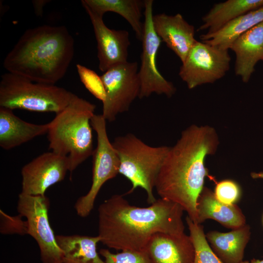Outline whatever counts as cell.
Instances as JSON below:
<instances>
[{
	"label": "cell",
	"mask_w": 263,
	"mask_h": 263,
	"mask_svg": "<svg viewBox=\"0 0 263 263\" xmlns=\"http://www.w3.org/2000/svg\"><path fill=\"white\" fill-rule=\"evenodd\" d=\"M219 144L213 127L191 125L170 147L156 179L155 188L160 198L180 205L196 224L197 200L208 175L205 159L215 154Z\"/></svg>",
	"instance_id": "1"
},
{
	"label": "cell",
	"mask_w": 263,
	"mask_h": 263,
	"mask_svg": "<svg viewBox=\"0 0 263 263\" xmlns=\"http://www.w3.org/2000/svg\"><path fill=\"white\" fill-rule=\"evenodd\" d=\"M184 211L178 204L161 198L148 207H141L115 194L98 207V236L111 248L144 251L157 233H184Z\"/></svg>",
	"instance_id": "2"
},
{
	"label": "cell",
	"mask_w": 263,
	"mask_h": 263,
	"mask_svg": "<svg viewBox=\"0 0 263 263\" xmlns=\"http://www.w3.org/2000/svg\"><path fill=\"white\" fill-rule=\"evenodd\" d=\"M74 39L63 25H42L25 31L5 56L7 72L33 81L55 84L72 61Z\"/></svg>",
	"instance_id": "3"
},
{
	"label": "cell",
	"mask_w": 263,
	"mask_h": 263,
	"mask_svg": "<svg viewBox=\"0 0 263 263\" xmlns=\"http://www.w3.org/2000/svg\"><path fill=\"white\" fill-rule=\"evenodd\" d=\"M95 108L74 94L68 105L49 122V148L67 158L71 173L94 153L91 120Z\"/></svg>",
	"instance_id": "4"
},
{
	"label": "cell",
	"mask_w": 263,
	"mask_h": 263,
	"mask_svg": "<svg viewBox=\"0 0 263 263\" xmlns=\"http://www.w3.org/2000/svg\"><path fill=\"white\" fill-rule=\"evenodd\" d=\"M112 144L119 157V173L132 185L128 193L141 188L146 192L148 203H153L157 199L153 189L170 147L150 146L132 133L116 137Z\"/></svg>",
	"instance_id": "5"
},
{
	"label": "cell",
	"mask_w": 263,
	"mask_h": 263,
	"mask_svg": "<svg viewBox=\"0 0 263 263\" xmlns=\"http://www.w3.org/2000/svg\"><path fill=\"white\" fill-rule=\"evenodd\" d=\"M74 94L55 84L33 81L7 72L0 76V107L36 112L62 111Z\"/></svg>",
	"instance_id": "6"
},
{
	"label": "cell",
	"mask_w": 263,
	"mask_h": 263,
	"mask_svg": "<svg viewBox=\"0 0 263 263\" xmlns=\"http://www.w3.org/2000/svg\"><path fill=\"white\" fill-rule=\"evenodd\" d=\"M106 120L102 114H94L91 120L97 135V146L93 154L92 183L89 191L79 197L74 207L77 214L88 216L93 209L102 186L119 173L120 161L107 133Z\"/></svg>",
	"instance_id": "7"
},
{
	"label": "cell",
	"mask_w": 263,
	"mask_h": 263,
	"mask_svg": "<svg viewBox=\"0 0 263 263\" xmlns=\"http://www.w3.org/2000/svg\"><path fill=\"white\" fill-rule=\"evenodd\" d=\"M228 50L196 40L182 63L179 75L189 89L213 83L230 69Z\"/></svg>",
	"instance_id": "8"
},
{
	"label": "cell",
	"mask_w": 263,
	"mask_h": 263,
	"mask_svg": "<svg viewBox=\"0 0 263 263\" xmlns=\"http://www.w3.org/2000/svg\"><path fill=\"white\" fill-rule=\"evenodd\" d=\"M49 201L44 195L20 193L17 203L19 214L26 219L28 234L37 243L42 263H63L59 247L48 217Z\"/></svg>",
	"instance_id": "9"
},
{
	"label": "cell",
	"mask_w": 263,
	"mask_h": 263,
	"mask_svg": "<svg viewBox=\"0 0 263 263\" xmlns=\"http://www.w3.org/2000/svg\"><path fill=\"white\" fill-rule=\"evenodd\" d=\"M137 62L115 65L101 76L106 97L102 103V115L106 121H114L120 113L128 112L133 101L139 97L141 83Z\"/></svg>",
	"instance_id": "10"
},
{
	"label": "cell",
	"mask_w": 263,
	"mask_h": 263,
	"mask_svg": "<svg viewBox=\"0 0 263 263\" xmlns=\"http://www.w3.org/2000/svg\"><path fill=\"white\" fill-rule=\"evenodd\" d=\"M153 0H145L144 31L141 40L142 51L138 75L141 83L140 99L153 93L171 97L176 89L158 71L156 56L162 40L155 33L152 23Z\"/></svg>",
	"instance_id": "11"
},
{
	"label": "cell",
	"mask_w": 263,
	"mask_h": 263,
	"mask_svg": "<svg viewBox=\"0 0 263 263\" xmlns=\"http://www.w3.org/2000/svg\"><path fill=\"white\" fill-rule=\"evenodd\" d=\"M67 171L66 157L53 151L43 153L22 168L21 193L44 195L49 188L64 180Z\"/></svg>",
	"instance_id": "12"
},
{
	"label": "cell",
	"mask_w": 263,
	"mask_h": 263,
	"mask_svg": "<svg viewBox=\"0 0 263 263\" xmlns=\"http://www.w3.org/2000/svg\"><path fill=\"white\" fill-rule=\"evenodd\" d=\"M82 5L93 27L97 42L99 70L104 73L115 65L127 62L130 45L128 31L108 28L102 17L94 13L85 5Z\"/></svg>",
	"instance_id": "13"
},
{
	"label": "cell",
	"mask_w": 263,
	"mask_h": 263,
	"mask_svg": "<svg viewBox=\"0 0 263 263\" xmlns=\"http://www.w3.org/2000/svg\"><path fill=\"white\" fill-rule=\"evenodd\" d=\"M152 23L162 41L183 62L196 41L194 27L179 13L174 16L164 13L153 15Z\"/></svg>",
	"instance_id": "14"
},
{
	"label": "cell",
	"mask_w": 263,
	"mask_h": 263,
	"mask_svg": "<svg viewBox=\"0 0 263 263\" xmlns=\"http://www.w3.org/2000/svg\"><path fill=\"white\" fill-rule=\"evenodd\" d=\"M151 263H193L195 249L189 235L185 233H157L145 248Z\"/></svg>",
	"instance_id": "15"
},
{
	"label": "cell",
	"mask_w": 263,
	"mask_h": 263,
	"mask_svg": "<svg viewBox=\"0 0 263 263\" xmlns=\"http://www.w3.org/2000/svg\"><path fill=\"white\" fill-rule=\"evenodd\" d=\"M230 49L236 56L235 74L248 82L257 62L263 60V21L237 38Z\"/></svg>",
	"instance_id": "16"
},
{
	"label": "cell",
	"mask_w": 263,
	"mask_h": 263,
	"mask_svg": "<svg viewBox=\"0 0 263 263\" xmlns=\"http://www.w3.org/2000/svg\"><path fill=\"white\" fill-rule=\"evenodd\" d=\"M49 122L35 124L17 116L13 110L0 107V146L11 150L48 132Z\"/></svg>",
	"instance_id": "17"
},
{
	"label": "cell",
	"mask_w": 263,
	"mask_h": 263,
	"mask_svg": "<svg viewBox=\"0 0 263 263\" xmlns=\"http://www.w3.org/2000/svg\"><path fill=\"white\" fill-rule=\"evenodd\" d=\"M263 7V0H228L215 4L202 18L198 31L207 30L200 38L206 41L229 22L241 16Z\"/></svg>",
	"instance_id": "18"
},
{
	"label": "cell",
	"mask_w": 263,
	"mask_h": 263,
	"mask_svg": "<svg viewBox=\"0 0 263 263\" xmlns=\"http://www.w3.org/2000/svg\"><path fill=\"white\" fill-rule=\"evenodd\" d=\"M197 223L213 219L232 229L245 225V218L236 204L226 205L218 201L214 192L204 187L197 203Z\"/></svg>",
	"instance_id": "19"
},
{
	"label": "cell",
	"mask_w": 263,
	"mask_h": 263,
	"mask_svg": "<svg viewBox=\"0 0 263 263\" xmlns=\"http://www.w3.org/2000/svg\"><path fill=\"white\" fill-rule=\"evenodd\" d=\"M206 237L212 250L224 263H240L250 239V227L245 224L228 232L211 231Z\"/></svg>",
	"instance_id": "20"
},
{
	"label": "cell",
	"mask_w": 263,
	"mask_h": 263,
	"mask_svg": "<svg viewBox=\"0 0 263 263\" xmlns=\"http://www.w3.org/2000/svg\"><path fill=\"white\" fill-rule=\"evenodd\" d=\"M63 263H105L97 251L100 237L80 235L56 236Z\"/></svg>",
	"instance_id": "21"
},
{
	"label": "cell",
	"mask_w": 263,
	"mask_h": 263,
	"mask_svg": "<svg viewBox=\"0 0 263 263\" xmlns=\"http://www.w3.org/2000/svg\"><path fill=\"white\" fill-rule=\"evenodd\" d=\"M81 4L101 17L108 12L118 14L130 24L136 38L141 41L144 23L141 22L142 11L145 0H82Z\"/></svg>",
	"instance_id": "22"
},
{
	"label": "cell",
	"mask_w": 263,
	"mask_h": 263,
	"mask_svg": "<svg viewBox=\"0 0 263 263\" xmlns=\"http://www.w3.org/2000/svg\"><path fill=\"white\" fill-rule=\"evenodd\" d=\"M263 21V7L241 16L203 41L228 50L237 38Z\"/></svg>",
	"instance_id": "23"
},
{
	"label": "cell",
	"mask_w": 263,
	"mask_h": 263,
	"mask_svg": "<svg viewBox=\"0 0 263 263\" xmlns=\"http://www.w3.org/2000/svg\"><path fill=\"white\" fill-rule=\"evenodd\" d=\"M186 220L195 249L193 263H224L210 246L201 224L195 223L188 216Z\"/></svg>",
	"instance_id": "24"
},
{
	"label": "cell",
	"mask_w": 263,
	"mask_h": 263,
	"mask_svg": "<svg viewBox=\"0 0 263 263\" xmlns=\"http://www.w3.org/2000/svg\"><path fill=\"white\" fill-rule=\"evenodd\" d=\"M79 78L87 90L103 103L106 94L101 76L96 72L80 64L76 65Z\"/></svg>",
	"instance_id": "25"
},
{
	"label": "cell",
	"mask_w": 263,
	"mask_h": 263,
	"mask_svg": "<svg viewBox=\"0 0 263 263\" xmlns=\"http://www.w3.org/2000/svg\"><path fill=\"white\" fill-rule=\"evenodd\" d=\"M99 254L104 258L105 263H151L145 250H122L113 253L109 249L102 248Z\"/></svg>",
	"instance_id": "26"
},
{
	"label": "cell",
	"mask_w": 263,
	"mask_h": 263,
	"mask_svg": "<svg viewBox=\"0 0 263 263\" xmlns=\"http://www.w3.org/2000/svg\"><path fill=\"white\" fill-rule=\"evenodd\" d=\"M216 199L226 205H234L240 199L242 190L240 185L231 179H225L216 183L213 192Z\"/></svg>",
	"instance_id": "27"
},
{
	"label": "cell",
	"mask_w": 263,
	"mask_h": 263,
	"mask_svg": "<svg viewBox=\"0 0 263 263\" xmlns=\"http://www.w3.org/2000/svg\"><path fill=\"white\" fill-rule=\"evenodd\" d=\"M0 231L2 234H28L27 221L20 214L11 216L0 210Z\"/></svg>",
	"instance_id": "28"
},
{
	"label": "cell",
	"mask_w": 263,
	"mask_h": 263,
	"mask_svg": "<svg viewBox=\"0 0 263 263\" xmlns=\"http://www.w3.org/2000/svg\"><path fill=\"white\" fill-rule=\"evenodd\" d=\"M49 1L46 0H34L32 3L35 14L38 16H41L43 14V7Z\"/></svg>",
	"instance_id": "29"
},
{
	"label": "cell",
	"mask_w": 263,
	"mask_h": 263,
	"mask_svg": "<svg viewBox=\"0 0 263 263\" xmlns=\"http://www.w3.org/2000/svg\"><path fill=\"white\" fill-rule=\"evenodd\" d=\"M250 176L253 179H263V172H252L250 173Z\"/></svg>",
	"instance_id": "30"
},
{
	"label": "cell",
	"mask_w": 263,
	"mask_h": 263,
	"mask_svg": "<svg viewBox=\"0 0 263 263\" xmlns=\"http://www.w3.org/2000/svg\"><path fill=\"white\" fill-rule=\"evenodd\" d=\"M240 263H263V260H253L251 261L250 262L249 261H242Z\"/></svg>",
	"instance_id": "31"
}]
</instances>
